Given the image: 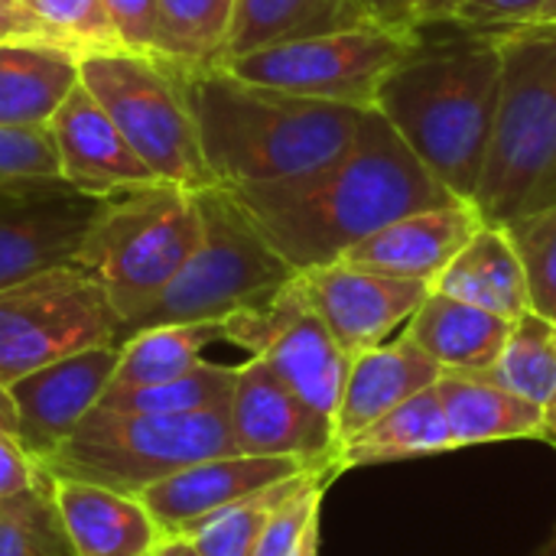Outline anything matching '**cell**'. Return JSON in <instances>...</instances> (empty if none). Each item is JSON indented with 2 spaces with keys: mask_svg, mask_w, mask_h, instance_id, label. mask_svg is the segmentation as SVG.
<instances>
[{
  "mask_svg": "<svg viewBox=\"0 0 556 556\" xmlns=\"http://www.w3.org/2000/svg\"><path fill=\"white\" fill-rule=\"evenodd\" d=\"M544 440L556 446V397H554V404L547 407V420H544Z\"/></svg>",
  "mask_w": 556,
  "mask_h": 556,
  "instance_id": "obj_45",
  "label": "cell"
},
{
  "mask_svg": "<svg viewBox=\"0 0 556 556\" xmlns=\"http://www.w3.org/2000/svg\"><path fill=\"white\" fill-rule=\"evenodd\" d=\"M202 156L218 186L280 182L336 160L365 111L251 85L222 65H179Z\"/></svg>",
  "mask_w": 556,
  "mask_h": 556,
  "instance_id": "obj_3",
  "label": "cell"
},
{
  "mask_svg": "<svg viewBox=\"0 0 556 556\" xmlns=\"http://www.w3.org/2000/svg\"><path fill=\"white\" fill-rule=\"evenodd\" d=\"M78 52L52 42H0V127H46L78 85Z\"/></svg>",
  "mask_w": 556,
  "mask_h": 556,
  "instance_id": "obj_24",
  "label": "cell"
},
{
  "mask_svg": "<svg viewBox=\"0 0 556 556\" xmlns=\"http://www.w3.org/2000/svg\"><path fill=\"white\" fill-rule=\"evenodd\" d=\"M534 556H556V528H554V534H551V541H547V544H544V547H541Z\"/></svg>",
  "mask_w": 556,
  "mask_h": 556,
  "instance_id": "obj_46",
  "label": "cell"
},
{
  "mask_svg": "<svg viewBox=\"0 0 556 556\" xmlns=\"http://www.w3.org/2000/svg\"><path fill=\"white\" fill-rule=\"evenodd\" d=\"M101 202L65 182L0 192V290L72 264Z\"/></svg>",
  "mask_w": 556,
  "mask_h": 556,
  "instance_id": "obj_14",
  "label": "cell"
},
{
  "mask_svg": "<svg viewBox=\"0 0 556 556\" xmlns=\"http://www.w3.org/2000/svg\"><path fill=\"white\" fill-rule=\"evenodd\" d=\"M485 228L482 212L469 199H450L443 205L407 212L355 248L342 254L345 264L404 277V280H424L433 287V280L446 270V264Z\"/></svg>",
  "mask_w": 556,
  "mask_h": 556,
  "instance_id": "obj_18",
  "label": "cell"
},
{
  "mask_svg": "<svg viewBox=\"0 0 556 556\" xmlns=\"http://www.w3.org/2000/svg\"><path fill=\"white\" fill-rule=\"evenodd\" d=\"M222 339V323L153 326L130 332L117 345V368L111 384H156L189 375L202 352Z\"/></svg>",
  "mask_w": 556,
  "mask_h": 556,
  "instance_id": "obj_28",
  "label": "cell"
},
{
  "mask_svg": "<svg viewBox=\"0 0 556 556\" xmlns=\"http://www.w3.org/2000/svg\"><path fill=\"white\" fill-rule=\"evenodd\" d=\"M287 556H319V518L306 525V531L300 534V541Z\"/></svg>",
  "mask_w": 556,
  "mask_h": 556,
  "instance_id": "obj_42",
  "label": "cell"
},
{
  "mask_svg": "<svg viewBox=\"0 0 556 556\" xmlns=\"http://www.w3.org/2000/svg\"><path fill=\"white\" fill-rule=\"evenodd\" d=\"M420 29L407 26L365 23L355 29L274 42L225 59L222 68L251 85L371 111L381 85L420 46Z\"/></svg>",
  "mask_w": 556,
  "mask_h": 556,
  "instance_id": "obj_9",
  "label": "cell"
},
{
  "mask_svg": "<svg viewBox=\"0 0 556 556\" xmlns=\"http://www.w3.org/2000/svg\"><path fill=\"white\" fill-rule=\"evenodd\" d=\"M117 345L59 358L7 384L16 410V440L36 463H42L98 407L114 381Z\"/></svg>",
  "mask_w": 556,
  "mask_h": 556,
  "instance_id": "obj_15",
  "label": "cell"
},
{
  "mask_svg": "<svg viewBox=\"0 0 556 556\" xmlns=\"http://www.w3.org/2000/svg\"><path fill=\"white\" fill-rule=\"evenodd\" d=\"M437 293L489 309L502 319H518L531 309L521 257L502 225H485L433 280Z\"/></svg>",
  "mask_w": 556,
  "mask_h": 556,
  "instance_id": "obj_23",
  "label": "cell"
},
{
  "mask_svg": "<svg viewBox=\"0 0 556 556\" xmlns=\"http://www.w3.org/2000/svg\"><path fill=\"white\" fill-rule=\"evenodd\" d=\"M153 556H199V554H195V547H192L186 538L173 534V538H163V544L153 551Z\"/></svg>",
  "mask_w": 556,
  "mask_h": 556,
  "instance_id": "obj_44",
  "label": "cell"
},
{
  "mask_svg": "<svg viewBox=\"0 0 556 556\" xmlns=\"http://www.w3.org/2000/svg\"><path fill=\"white\" fill-rule=\"evenodd\" d=\"M231 192L296 274L342 261L349 248L407 212L459 199L375 108L326 166L296 179L231 186Z\"/></svg>",
  "mask_w": 556,
  "mask_h": 556,
  "instance_id": "obj_1",
  "label": "cell"
},
{
  "mask_svg": "<svg viewBox=\"0 0 556 556\" xmlns=\"http://www.w3.org/2000/svg\"><path fill=\"white\" fill-rule=\"evenodd\" d=\"M309 469H319V466L293 459V456L228 453V456L199 459V463L153 482L150 489L140 492V502L156 518L163 534L173 538V534L192 531L215 511L238 505V502H244L277 482H287L300 472H309Z\"/></svg>",
  "mask_w": 556,
  "mask_h": 556,
  "instance_id": "obj_16",
  "label": "cell"
},
{
  "mask_svg": "<svg viewBox=\"0 0 556 556\" xmlns=\"http://www.w3.org/2000/svg\"><path fill=\"white\" fill-rule=\"evenodd\" d=\"M547 3L551 0H466L450 26L466 33H502V29L538 23Z\"/></svg>",
  "mask_w": 556,
  "mask_h": 556,
  "instance_id": "obj_37",
  "label": "cell"
},
{
  "mask_svg": "<svg viewBox=\"0 0 556 556\" xmlns=\"http://www.w3.org/2000/svg\"><path fill=\"white\" fill-rule=\"evenodd\" d=\"M521 257L531 309L556 319V205L502 225Z\"/></svg>",
  "mask_w": 556,
  "mask_h": 556,
  "instance_id": "obj_33",
  "label": "cell"
},
{
  "mask_svg": "<svg viewBox=\"0 0 556 556\" xmlns=\"http://www.w3.org/2000/svg\"><path fill=\"white\" fill-rule=\"evenodd\" d=\"M228 430L241 456H293L313 466H336L332 420L287 388L264 358L251 355L235 368Z\"/></svg>",
  "mask_w": 556,
  "mask_h": 556,
  "instance_id": "obj_12",
  "label": "cell"
},
{
  "mask_svg": "<svg viewBox=\"0 0 556 556\" xmlns=\"http://www.w3.org/2000/svg\"><path fill=\"white\" fill-rule=\"evenodd\" d=\"M124 319L104 287L75 264L39 270L0 290V381L46 368L59 358L117 345Z\"/></svg>",
  "mask_w": 556,
  "mask_h": 556,
  "instance_id": "obj_10",
  "label": "cell"
},
{
  "mask_svg": "<svg viewBox=\"0 0 556 556\" xmlns=\"http://www.w3.org/2000/svg\"><path fill=\"white\" fill-rule=\"evenodd\" d=\"M479 378L547 410L556 397V319L534 309L518 316L498 358Z\"/></svg>",
  "mask_w": 556,
  "mask_h": 556,
  "instance_id": "obj_29",
  "label": "cell"
},
{
  "mask_svg": "<svg viewBox=\"0 0 556 556\" xmlns=\"http://www.w3.org/2000/svg\"><path fill=\"white\" fill-rule=\"evenodd\" d=\"M238 368V365H235ZM235 368L199 362L189 375L156 381V384H108L98 407L121 414H153V417H182L205 410H228Z\"/></svg>",
  "mask_w": 556,
  "mask_h": 556,
  "instance_id": "obj_27",
  "label": "cell"
},
{
  "mask_svg": "<svg viewBox=\"0 0 556 556\" xmlns=\"http://www.w3.org/2000/svg\"><path fill=\"white\" fill-rule=\"evenodd\" d=\"M195 205L202 231L192 254L163 293L127 323L124 339L153 326L222 323L296 277L228 186L195 189Z\"/></svg>",
  "mask_w": 556,
  "mask_h": 556,
  "instance_id": "obj_6",
  "label": "cell"
},
{
  "mask_svg": "<svg viewBox=\"0 0 556 556\" xmlns=\"http://www.w3.org/2000/svg\"><path fill=\"white\" fill-rule=\"evenodd\" d=\"M62 182L49 127H0V192Z\"/></svg>",
  "mask_w": 556,
  "mask_h": 556,
  "instance_id": "obj_34",
  "label": "cell"
},
{
  "mask_svg": "<svg viewBox=\"0 0 556 556\" xmlns=\"http://www.w3.org/2000/svg\"><path fill=\"white\" fill-rule=\"evenodd\" d=\"M104 7L127 52L176 62V49H173L160 0H104Z\"/></svg>",
  "mask_w": 556,
  "mask_h": 556,
  "instance_id": "obj_36",
  "label": "cell"
},
{
  "mask_svg": "<svg viewBox=\"0 0 556 556\" xmlns=\"http://www.w3.org/2000/svg\"><path fill=\"white\" fill-rule=\"evenodd\" d=\"M42 482V466L23 450V443L10 433H0V498L26 492Z\"/></svg>",
  "mask_w": 556,
  "mask_h": 556,
  "instance_id": "obj_39",
  "label": "cell"
},
{
  "mask_svg": "<svg viewBox=\"0 0 556 556\" xmlns=\"http://www.w3.org/2000/svg\"><path fill=\"white\" fill-rule=\"evenodd\" d=\"M508 332H511V319L443 296L437 290H430V296L404 326V336L420 352H427L443 371H459V375H482L485 368H492Z\"/></svg>",
  "mask_w": 556,
  "mask_h": 556,
  "instance_id": "obj_21",
  "label": "cell"
},
{
  "mask_svg": "<svg viewBox=\"0 0 556 556\" xmlns=\"http://www.w3.org/2000/svg\"><path fill=\"white\" fill-rule=\"evenodd\" d=\"M453 437L437 397V384L414 394L410 401L397 404L384 417H378L371 427H365L358 437L339 446L336 469H362V466H388L404 459H424L453 453Z\"/></svg>",
  "mask_w": 556,
  "mask_h": 556,
  "instance_id": "obj_26",
  "label": "cell"
},
{
  "mask_svg": "<svg viewBox=\"0 0 556 556\" xmlns=\"http://www.w3.org/2000/svg\"><path fill=\"white\" fill-rule=\"evenodd\" d=\"M443 368L420 352L404 332L397 339H388L349 362L345 388L332 417L336 446L358 437L365 427H371L378 417L394 410L397 404L410 401L414 394L433 388L440 381ZM339 453V450H336Z\"/></svg>",
  "mask_w": 556,
  "mask_h": 556,
  "instance_id": "obj_20",
  "label": "cell"
},
{
  "mask_svg": "<svg viewBox=\"0 0 556 556\" xmlns=\"http://www.w3.org/2000/svg\"><path fill=\"white\" fill-rule=\"evenodd\" d=\"M296 277L309 306L349 358L388 342L430 296V283L424 280L388 277L345 261L313 267Z\"/></svg>",
  "mask_w": 556,
  "mask_h": 556,
  "instance_id": "obj_13",
  "label": "cell"
},
{
  "mask_svg": "<svg viewBox=\"0 0 556 556\" xmlns=\"http://www.w3.org/2000/svg\"><path fill=\"white\" fill-rule=\"evenodd\" d=\"M78 55L127 52L104 0H26Z\"/></svg>",
  "mask_w": 556,
  "mask_h": 556,
  "instance_id": "obj_35",
  "label": "cell"
},
{
  "mask_svg": "<svg viewBox=\"0 0 556 556\" xmlns=\"http://www.w3.org/2000/svg\"><path fill=\"white\" fill-rule=\"evenodd\" d=\"M437 397L456 450L505 440H544L547 410L479 375L443 371Z\"/></svg>",
  "mask_w": 556,
  "mask_h": 556,
  "instance_id": "obj_22",
  "label": "cell"
},
{
  "mask_svg": "<svg viewBox=\"0 0 556 556\" xmlns=\"http://www.w3.org/2000/svg\"><path fill=\"white\" fill-rule=\"evenodd\" d=\"M365 23L375 20L362 0H235L228 36L215 65L274 42L355 29Z\"/></svg>",
  "mask_w": 556,
  "mask_h": 556,
  "instance_id": "obj_25",
  "label": "cell"
},
{
  "mask_svg": "<svg viewBox=\"0 0 556 556\" xmlns=\"http://www.w3.org/2000/svg\"><path fill=\"white\" fill-rule=\"evenodd\" d=\"M179 65H215L228 36L235 0H160Z\"/></svg>",
  "mask_w": 556,
  "mask_h": 556,
  "instance_id": "obj_32",
  "label": "cell"
},
{
  "mask_svg": "<svg viewBox=\"0 0 556 556\" xmlns=\"http://www.w3.org/2000/svg\"><path fill=\"white\" fill-rule=\"evenodd\" d=\"M466 0H407V26L410 29H430V26H443L453 23L456 10Z\"/></svg>",
  "mask_w": 556,
  "mask_h": 556,
  "instance_id": "obj_40",
  "label": "cell"
},
{
  "mask_svg": "<svg viewBox=\"0 0 556 556\" xmlns=\"http://www.w3.org/2000/svg\"><path fill=\"white\" fill-rule=\"evenodd\" d=\"M46 127L55 140L62 179L81 195L108 199L160 182L81 81L65 94Z\"/></svg>",
  "mask_w": 556,
  "mask_h": 556,
  "instance_id": "obj_17",
  "label": "cell"
},
{
  "mask_svg": "<svg viewBox=\"0 0 556 556\" xmlns=\"http://www.w3.org/2000/svg\"><path fill=\"white\" fill-rule=\"evenodd\" d=\"M498 94L495 36L456 29L437 42L420 36V46L381 85L375 111L453 195L472 202L495 134Z\"/></svg>",
  "mask_w": 556,
  "mask_h": 556,
  "instance_id": "obj_2",
  "label": "cell"
},
{
  "mask_svg": "<svg viewBox=\"0 0 556 556\" xmlns=\"http://www.w3.org/2000/svg\"><path fill=\"white\" fill-rule=\"evenodd\" d=\"M222 339L251 352L254 358H264L270 371L313 410L329 420L336 417L352 358L339 349L326 323L309 306L300 277L225 316Z\"/></svg>",
  "mask_w": 556,
  "mask_h": 556,
  "instance_id": "obj_11",
  "label": "cell"
},
{
  "mask_svg": "<svg viewBox=\"0 0 556 556\" xmlns=\"http://www.w3.org/2000/svg\"><path fill=\"white\" fill-rule=\"evenodd\" d=\"M0 556H75L49 502L46 482L0 498Z\"/></svg>",
  "mask_w": 556,
  "mask_h": 556,
  "instance_id": "obj_31",
  "label": "cell"
},
{
  "mask_svg": "<svg viewBox=\"0 0 556 556\" xmlns=\"http://www.w3.org/2000/svg\"><path fill=\"white\" fill-rule=\"evenodd\" d=\"M78 81L160 182L189 192L218 186L202 156L179 62L137 52H88L78 59Z\"/></svg>",
  "mask_w": 556,
  "mask_h": 556,
  "instance_id": "obj_8",
  "label": "cell"
},
{
  "mask_svg": "<svg viewBox=\"0 0 556 556\" xmlns=\"http://www.w3.org/2000/svg\"><path fill=\"white\" fill-rule=\"evenodd\" d=\"M199 231L195 192L150 182L98 205L72 264L104 287L127 329L179 274Z\"/></svg>",
  "mask_w": 556,
  "mask_h": 556,
  "instance_id": "obj_5",
  "label": "cell"
},
{
  "mask_svg": "<svg viewBox=\"0 0 556 556\" xmlns=\"http://www.w3.org/2000/svg\"><path fill=\"white\" fill-rule=\"evenodd\" d=\"M235 453L228 410L153 417L94 407L39 466L42 472L140 495L153 482Z\"/></svg>",
  "mask_w": 556,
  "mask_h": 556,
  "instance_id": "obj_7",
  "label": "cell"
},
{
  "mask_svg": "<svg viewBox=\"0 0 556 556\" xmlns=\"http://www.w3.org/2000/svg\"><path fill=\"white\" fill-rule=\"evenodd\" d=\"M492 36L502 52V94L472 202L485 225H508L556 205V20Z\"/></svg>",
  "mask_w": 556,
  "mask_h": 556,
  "instance_id": "obj_4",
  "label": "cell"
},
{
  "mask_svg": "<svg viewBox=\"0 0 556 556\" xmlns=\"http://www.w3.org/2000/svg\"><path fill=\"white\" fill-rule=\"evenodd\" d=\"M375 23L388 26H407V0H362ZM410 29V26H407Z\"/></svg>",
  "mask_w": 556,
  "mask_h": 556,
  "instance_id": "obj_41",
  "label": "cell"
},
{
  "mask_svg": "<svg viewBox=\"0 0 556 556\" xmlns=\"http://www.w3.org/2000/svg\"><path fill=\"white\" fill-rule=\"evenodd\" d=\"M42 482L75 556H153L166 538L140 495L52 472Z\"/></svg>",
  "mask_w": 556,
  "mask_h": 556,
  "instance_id": "obj_19",
  "label": "cell"
},
{
  "mask_svg": "<svg viewBox=\"0 0 556 556\" xmlns=\"http://www.w3.org/2000/svg\"><path fill=\"white\" fill-rule=\"evenodd\" d=\"M326 469H336V466H319V469L300 472V476H293L287 482H277V485H270V489H264V492H257V495H251V498H244L238 505H228V508L215 511L212 518H205L202 525H195L192 531H186L179 538H186L199 556H251L257 541H261V534H264V528H267V521H270V515L296 489H303L313 476H319Z\"/></svg>",
  "mask_w": 556,
  "mask_h": 556,
  "instance_id": "obj_30",
  "label": "cell"
},
{
  "mask_svg": "<svg viewBox=\"0 0 556 556\" xmlns=\"http://www.w3.org/2000/svg\"><path fill=\"white\" fill-rule=\"evenodd\" d=\"M0 42H52V46H68L26 0H0Z\"/></svg>",
  "mask_w": 556,
  "mask_h": 556,
  "instance_id": "obj_38",
  "label": "cell"
},
{
  "mask_svg": "<svg viewBox=\"0 0 556 556\" xmlns=\"http://www.w3.org/2000/svg\"><path fill=\"white\" fill-rule=\"evenodd\" d=\"M541 20H556V0L547 3V10H544V16H541Z\"/></svg>",
  "mask_w": 556,
  "mask_h": 556,
  "instance_id": "obj_47",
  "label": "cell"
},
{
  "mask_svg": "<svg viewBox=\"0 0 556 556\" xmlns=\"http://www.w3.org/2000/svg\"><path fill=\"white\" fill-rule=\"evenodd\" d=\"M0 433L16 437V410H13V401H10V388L3 381H0Z\"/></svg>",
  "mask_w": 556,
  "mask_h": 556,
  "instance_id": "obj_43",
  "label": "cell"
}]
</instances>
